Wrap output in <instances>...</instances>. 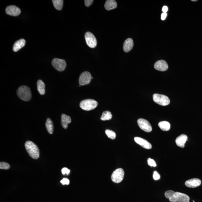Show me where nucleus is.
Listing matches in <instances>:
<instances>
[{
    "mask_svg": "<svg viewBox=\"0 0 202 202\" xmlns=\"http://www.w3.org/2000/svg\"><path fill=\"white\" fill-rule=\"evenodd\" d=\"M167 16V13H163L161 15V19L162 20H164Z\"/></svg>",
    "mask_w": 202,
    "mask_h": 202,
    "instance_id": "obj_32",
    "label": "nucleus"
},
{
    "mask_svg": "<svg viewBox=\"0 0 202 202\" xmlns=\"http://www.w3.org/2000/svg\"><path fill=\"white\" fill-rule=\"evenodd\" d=\"M45 125L48 132L50 134H52L53 132V121L50 118L47 119Z\"/></svg>",
    "mask_w": 202,
    "mask_h": 202,
    "instance_id": "obj_22",
    "label": "nucleus"
},
{
    "mask_svg": "<svg viewBox=\"0 0 202 202\" xmlns=\"http://www.w3.org/2000/svg\"><path fill=\"white\" fill-rule=\"evenodd\" d=\"M134 46L133 40L132 38H128L124 42L123 45V50L126 53L130 51Z\"/></svg>",
    "mask_w": 202,
    "mask_h": 202,
    "instance_id": "obj_16",
    "label": "nucleus"
},
{
    "mask_svg": "<svg viewBox=\"0 0 202 202\" xmlns=\"http://www.w3.org/2000/svg\"><path fill=\"white\" fill-rule=\"evenodd\" d=\"M37 89L39 93L41 95H44L45 93V84L42 80H39L37 83Z\"/></svg>",
    "mask_w": 202,
    "mask_h": 202,
    "instance_id": "obj_20",
    "label": "nucleus"
},
{
    "mask_svg": "<svg viewBox=\"0 0 202 202\" xmlns=\"http://www.w3.org/2000/svg\"><path fill=\"white\" fill-rule=\"evenodd\" d=\"M192 1H194V2H195V1H197V0H192Z\"/></svg>",
    "mask_w": 202,
    "mask_h": 202,
    "instance_id": "obj_34",
    "label": "nucleus"
},
{
    "mask_svg": "<svg viewBox=\"0 0 202 202\" xmlns=\"http://www.w3.org/2000/svg\"><path fill=\"white\" fill-rule=\"evenodd\" d=\"M148 165L151 167H156V162L153 159L151 158L148 159Z\"/></svg>",
    "mask_w": 202,
    "mask_h": 202,
    "instance_id": "obj_27",
    "label": "nucleus"
},
{
    "mask_svg": "<svg viewBox=\"0 0 202 202\" xmlns=\"http://www.w3.org/2000/svg\"><path fill=\"white\" fill-rule=\"evenodd\" d=\"M153 178L155 180H157L160 178V176L156 171H154L153 172Z\"/></svg>",
    "mask_w": 202,
    "mask_h": 202,
    "instance_id": "obj_28",
    "label": "nucleus"
},
{
    "mask_svg": "<svg viewBox=\"0 0 202 202\" xmlns=\"http://www.w3.org/2000/svg\"><path fill=\"white\" fill-rule=\"evenodd\" d=\"M9 168H10V165L8 163L3 162L0 163V168L1 169L8 170Z\"/></svg>",
    "mask_w": 202,
    "mask_h": 202,
    "instance_id": "obj_26",
    "label": "nucleus"
},
{
    "mask_svg": "<svg viewBox=\"0 0 202 202\" xmlns=\"http://www.w3.org/2000/svg\"><path fill=\"white\" fill-rule=\"evenodd\" d=\"M158 126L160 129L164 131H168L170 128V124L168 122L163 121L159 123Z\"/></svg>",
    "mask_w": 202,
    "mask_h": 202,
    "instance_id": "obj_21",
    "label": "nucleus"
},
{
    "mask_svg": "<svg viewBox=\"0 0 202 202\" xmlns=\"http://www.w3.org/2000/svg\"><path fill=\"white\" fill-rule=\"evenodd\" d=\"M52 65L53 67L59 72L65 70L66 66V63L65 60L58 58H55L52 61Z\"/></svg>",
    "mask_w": 202,
    "mask_h": 202,
    "instance_id": "obj_7",
    "label": "nucleus"
},
{
    "mask_svg": "<svg viewBox=\"0 0 202 202\" xmlns=\"http://www.w3.org/2000/svg\"><path fill=\"white\" fill-rule=\"evenodd\" d=\"M137 124L140 129L145 132H149L152 131V127L150 123L145 119H139L137 121Z\"/></svg>",
    "mask_w": 202,
    "mask_h": 202,
    "instance_id": "obj_10",
    "label": "nucleus"
},
{
    "mask_svg": "<svg viewBox=\"0 0 202 202\" xmlns=\"http://www.w3.org/2000/svg\"><path fill=\"white\" fill-rule=\"evenodd\" d=\"M61 123L63 127L66 129L68 127V124L71 122V119L70 116L65 114L61 115Z\"/></svg>",
    "mask_w": 202,
    "mask_h": 202,
    "instance_id": "obj_18",
    "label": "nucleus"
},
{
    "mask_svg": "<svg viewBox=\"0 0 202 202\" xmlns=\"http://www.w3.org/2000/svg\"><path fill=\"white\" fill-rule=\"evenodd\" d=\"M17 96L20 99L25 101H28L32 97L30 88L25 85L20 87L17 91Z\"/></svg>",
    "mask_w": 202,
    "mask_h": 202,
    "instance_id": "obj_3",
    "label": "nucleus"
},
{
    "mask_svg": "<svg viewBox=\"0 0 202 202\" xmlns=\"http://www.w3.org/2000/svg\"><path fill=\"white\" fill-rule=\"evenodd\" d=\"M201 184V180L198 179L194 178L189 179L185 182V184L187 187L191 188H196Z\"/></svg>",
    "mask_w": 202,
    "mask_h": 202,
    "instance_id": "obj_14",
    "label": "nucleus"
},
{
    "mask_svg": "<svg viewBox=\"0 0 202 202\" xmlns=\"http://www.w3.org/2000/svg\"><path fill=\"white\" fill-rule=\"evenodd\" d=\"M165 196L171 202H189V196L181 192L167 191L165 192Z\"/></svg>",
    "mask_w": 202,
    "mask_h": 202,
    "instance_id": "obj_1",
    "label": "nucleus"
},
{
    "mask_svg": "<svg viewBox=\"0 0 202 202\" xmlns=\"http://www.w3.org/2000/svg\"><path fill=\"white\" fill-rule=\"evenodd\" d=\"M117 6V3L114 0H108L105 4V8L108 11L116 8Z\"/></svg>",
    "mask_w": 202,
    "mask_h": 202,
    "instance_id": "obj_19",
    "label": "nucleus"
},
{
    "mask_svg": "<svg viewBox=\"0 0 202 202\" xmlns=\"http://www.w3.org/2000/svg\"><path fill=\"white\" fill-rule=\"evenodd\" d=\"M6 14L13 16H17L21 13V10L19 8L15 5H10L6 7L5 9Z\"/></svg>",
    "mask_w": 202,
    "mask_h": 202,
    "instance_id": "obj_11",
    "label": "nucleus"
},
{
    "mask_svg": "<svg viewBox=\"0 0 202 202\" xmlns=\"http://www.w3.org/2000/svg\"><path fill=\"white\" fill-rule=\"evenodd\" d=\"M134 141L137 144L142 147L144 149H150L152 148L151 144L146 140L139 137H135Z\"/></svg>",
    "mask_w": 202,
    "mask_h": 202,
    "instance_id": "obj_12",
    "label": "nucleus"
},
{
    "mask_svg": "<svg viewBox=\"0 0 202 202\" xmlns=\"http://www.w3.org/2000/svg\"><path fill=\"white\" fill-rule=\"evenodd\" d=\"M154 68L160 71H165L168 69V66L166 61L160 60L157 61L154 65Z\"/></svg>",
    "mask_w": 202,
    "mask_h": 202,
    "instance_id": "obj_13",
    "label": "nucleus"
},
{
    "mask_svg": "<svg viewBox=\"0 0 202 202\" xmlns=\"http://www.w3.org/2000/svg\"><path fill=\"white\" fill-rule=\"evenodd\" d=\"M124 176V172L122 168H118L112 174L111 179L113 182L118 184L122 181Z\"/></svg>",
    "mask_w": 202,
    "mask_h": 202,
    "instance_id": "obj_6",
    "label": "nucleus"
},
{
    "mask_svg": "<svg viewBox=\"0 0 202 202\" xmlns=\"http://www.w3.org/2000/svg\"><path fill=\"white\" fill-rule=\"evenodd\" d=\"M112 115L111 113L109 111H106L103 112L102 116L101 117V120L102 121H106L110 120L112 119Z\"/></svg>",
    "mask_w": 202,
    "mask_h": 202,
    "instance_id": "obj_24",
    "label": "nucleus"
},
{
    "mask_svg": "<svg viewBox=\"0 0 202 202\" xmlns=\"http://www.w3.org/2000/svg\"><path fill=\"white\" fill-rule=\"evenodd\" d=\"M61 182L63 185H65V184L68 185L70 183V181L67 178H63L61 180Z\"/></svg>",
    "mask_w": 202,
    "mask_h": 202,
    "instance_id": "obj_30",
    "label": "nucleus"
},
{
    "mask_svg": "<svg viewBox=\"0 0 202 202\" xmlns=\"http://www.w3.org/2000/svg\"><path fill=\"white\" fill-rule=\"evenodd\" d=\"M61 172L63 175H65V174L67 175H68L70 173V170L69 169H68V168H63L62 170H61Z\"/></svg>",
    "mask_w": 202,
    "mask_h": 202,
    "instance_id": "obj_29",
    "label": "nucleus"
},
{
    "mask_svg": "<svg viewBox=\"0 0 202 202\" xmlns=\"http://www.w3.org/2000/svg\"><path fill=\"white\" fill-rule=\"evenodd\" d=\"M188 140V137L185 134H182L177 138L176 143L178 146L181 148H184V144Z\"/></svg>",
    "mask_w": 202,
    "mask_h": 202,
    "instance_id": "obj_15",
    "label": "nucleus"
},
{
    "mask_svg": "<svg viewBox=\"0 0 202 202\" xmlns=\"http://www.w3.org/2000/svg\"><path fill=\"white\" fill-rule=\"evenodd\" d=\"M63 0H53V6L56 9L58 10H61L62 9L63 5Z\"/></svg>",
    "mask_w": 202,
    "mask_h": 202,
    "instance_id": "obj_23",
    "label": "nucleus"
},
{
    "mask_svg": "<svg viewBox=\"0 0 202 202\" xmlns=\"http://www.w3.org/2000/svg\"><path fill=\"white\" fill-rule=\"evenodd\" d=\"M153 99L155 103L162 106L168 105L170 102L169 98L164 95L154 94L153 96Z\"/></svg>",
    "mask_w": 202,
    "mask_h": 202,
    "instance_id": "obj_5",
    "label": "nucleus"
},
{
    "mask_svg": "<svg viewBox=\"0 0 202 202\" xmlns=\"http://www.w3.org/2000/svg\"><path fill=\"white\" fill-rule=\"evenodd\" d=\"M25 148L30 157L34 159H37L39 156V151L38 147L33 142L27 141L25 143Z\"/></svg>",
    "mask_w": 202,
    "mask_h": 202,
    "instance_id": "obj_2",
    "label": "nucleus"
},
{
    "mask_svg": "<svg viewBox=\"0 0 202 202\" xmlns=\"http://www.w3.org/2000/svg\"><path fill=\"white\" fill-rule=\"evenodd\" d=\"M93 2L94 1L93 0H85L84 1L85 5L87 7H89V6H90L91 5H92Z\"/></svg>",
    "mask_w": 202,
    "mask_h": 202,
    "instance_id": "obj_31",
    "label": "nucleus"
},
{
    "mask_svg": "<svg viewBox=\"0 0 202 202\" xmlns=\"http://www.w3.org/2000/svg\"><path fill=\"white\" fill-rule=\"evenodd\" d=\"M98 105V103L96 100L93 99H86L81 101L80 104V107L84 110L89 111L95 109Z\"/></svg>",
    "mask_w": 202,
    "mask_h": 202,
    "instance_id": "obj_4",
    "label": "nucleus"
},
{
    "mask_svg": "<svg viewBox=\"0 0 202 202\" xmlns=\"http://www.w3.org/2000/svg\"><path fill=\"white\" fill-rule=\"evenodd\" d=\"M105 133L109 138L113 140L116 138V133L113 131L109 130H106L105 131Z\"/></svg>",
    "mask_w": 202,
    "mask_h": 202,
    "instance_id": "obj_25",
    "label": "nucleus"
},
{
    "mask_svg": "<svg viewBox=\"0 0 202 202\" xmlns=\"http://www.w3.org/2000/svg\"><path fill=\"white\" fill-rule=\"evenodd\" d=\"M91 75L88 72H84L82 73L80 75L79 82L81 86L87 85L91 82L92 80Z\"/></svg>",
    "mask_w": 202,
    "mask_h": 202,
    "instance_id": "obj_9",
    "label": "nucleus"
},
{
    "mask_svg": "<svg viewBox=\"0 0 202 202\" xmlns=\"http://www.w3.org/2000/svg\"><path fill=\"white\" fill-rule=\"evenodd\" d=\"M85 38L87 45L89 47L94 48L97 46V39L93 33L90 32H87L85 33Z\"/></svg>",
    "mask_w": 202,
    "mask_h": 202,
    "instance_id": "obj_8",
    "label": "nucleus"
},
{
    "mask_svg": "<svg viewBox=\"0 0 202 202\" xmlns=\"http://www.w3.org/2000/svg\"><path fill=\"white\" fill-rule=\"evenodd\" d=\"M193 202H195V201H193Z\"/></svg>",
    "mask_w": 202,
    "mask_h": 202,
    "instance_id": "obj_35",
    "label": "nucleus"
},
{
    "mask_svg": "<svg viewBox=\"0 0 202 202\" xmlns=\"http://www.w3.org/2000/svg\"><path fill=\"white\" fill-rule=\"evenodd\" d=\"M168 8L166 6H163L162 8L163 12L164 13H167V12L168 11Z\"/></svg>",
    "mask_w": 202,
    "mask_h": 202,
    "instance_id": "obj_33",
    "label": "nucleus"
},
{
    "mask_svg": "<svg viewBox=\"0 0 202 202\" xmlns=\"http://www.w3.org/2000/svg\"><path fill=\"white\" fill-rule=\"evenodd\" d=\"M26 44V41L23 39L18 40L15 43L13 47V50L14 52H17L23 48Z\"/></svg>",
    "mask_w": 202,
    "mask_h": 202,
    "instance_id": "obj_17",
    "label": "nucleus"
}]
</instances>
